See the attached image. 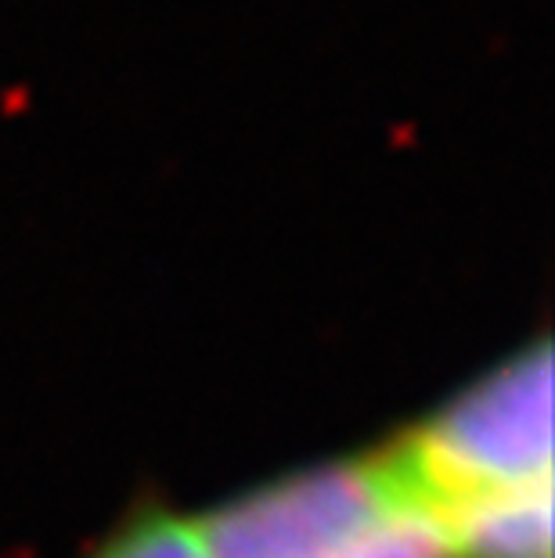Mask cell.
I'll list each match as a JSON object with an SVG mask.
<instances>
[{
    "label": "cell",
    "mask_w": 555,
    "mask_h": 558,
    "mask_svg": "<svg viewBox=\"0 0 555 558\" xmlns=\"http://www.w3.org/2000/svg\"><path fill=\"white\" fill-rule=\"evenodd\" d=\"M379 461L451 558H552L548 339L411 425Z\"/></svg>",
    "instance_id": "6da1fadb"
},
{
    "label": "cell",
    "mask_w": 555,
    "mask_h": 558,
    "mask_svg": "<svg viewBox=\"0 0 555 558\" xmlns=\"http://www.w3.org/2000/svg\"><path fill=\"white\" fill-rule=\"evenodd\" d=\"M405 508L379 454L339 458L234 497L195 537L203 558H358Z\"/></svg>",
    "instance_id": "7a4b0ae2"
},
{
    "label": "cell",
    "mask_w": 555,
    "mask_h": 558,
    "mask_svg": "<svg viewBox=\"0 0 555 558\" xmlns=\"http://www.w3.org/2000/svg\"><path fill=\"white\" fill-rule=\"evenodd\" d=\"M87 558H203V551L192 519L173 515L167 508H145L130 515Z\"/></svg>",
    "instance_id": "3957f363"
}]
</instances>
